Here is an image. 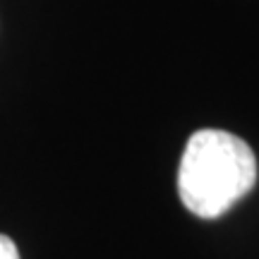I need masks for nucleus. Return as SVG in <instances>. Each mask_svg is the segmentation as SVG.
Returning <instances> with one entry per match:
<instances>
[{
    "label": "nucleus",
    "instance_id": "nucleus-1",
    "mask_svg": "<svg viewBox=\"0 0 259 259\" xmlns=\"http://www.w3.org/2000/svg\"><path fill=\"white\" fill-rule=\"evenodd\" d=\"M257 183V158L245 139L226 130H197L187 139L178 194L187 211L219 219Z\"/></svg>",
    "mask_w": 259,
    "mask_h": 259
},
{
    "label": "nucleus",
    "instance_id": "nucleus-2",
    "mask_svg": "<svg viewBox=\"0 0 259 259\" xmlns=\"http://www.w3.org/2000/svg\"><path fill=\"white\" fill-rule=\"evenodd\" d=\"M0 259H19L17 245L3 233H0Z\"/></svg>",
    "mask_w": 259,
    "mask_h": 259
}]
</instances>
